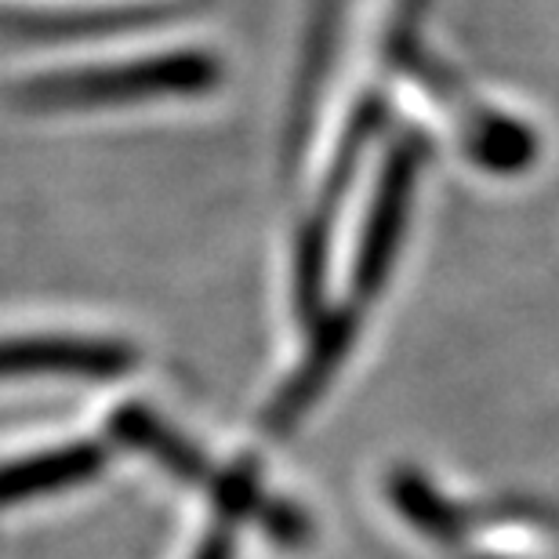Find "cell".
<instances>
[{
    "label": "cell",
    "instance_id": "3957f363",
    "mask_svg": "<svg viewBox=\"0 0 559 559\" xmlns=\"http://www.w3.org/2000/svg\"><path fill=\"white\" fill-rule=\"evenodd\" d=\"M135 349L114 338H11L0 342V382L4 378L62 374V378H120L135 367Z\"/></svg>",
    "mask_w": 559,
    "mask_h": 559
},
{
    "label": "cell",
    "instance_id": "9c48e42d",
    "mask_svg": "<svg viewBox=\"0 0 559 559\" xmlns=\"http://www.w3.org/2000/svg\"><path fill=\"white\" fill-rule=\"evenodd\" d=\"M393 498H396L400 512H404L415 527L432 534V538H457L468 523L451 501L436 495V490L415 473H396L393 476Z\"/></svg>",
    "mask_w": 559,
    "mask_h": 559
},
{
    "label": "cell",
    "instance_id": "30bf717a",
    "mask_svg": "<svg viewBox=\"0 0 559 559\" xmlns=\"http://www.w3.org/2000/svg\"><path fill=\"white\" fill-rule=\"evenodd\" d=\"M468 153L479 164L495 167V171H520L534 160L538 145H534L531 131H523L512 120L501 117H473V131H468Z\"/></svg>",
    "mask_w": 559,
    "mask_h": 559
},
{
    "label": "cell",
    "instance_id": "8fae6325",
    "mask_svg": "<svg viewBox=\"0 0 559 559\" xmlns=\"http://www.w3.org/2000/svg\"><path fill=\"white\" fill-rule=\"evenodd\" d=\"M338 11H342V0H320V8H317V26H312V37H309V59H306V73H301V87H298V114H295V128H290V145H295L301 131V117H309L312 98L320 92V76L328 70V51L334 44Z\"/></svg>",
    "mask_w": 559,
    "mask_h": 559
},
{
    "label": "cell",
    "instance_id": "8992f818",
    "mask_svg": "<svg viewBox=\"0 0 559 559\" xmlns=\"http://www.w3.org/2000/svg\"><path fill=\"white\" fill-rule=\"evenodd\" d=\"M353 331H356V317H353V312H338V317L328 320V328L320 331L317 345H312L306 367H301L295 382H290L284 393H280V400L270 411V418H265V425H270L273 432H287L290 425L306 415L312 400L323 393V385L331 382V374L338 371L345 349H349Z\"/></svg>",
    "mask_w": 559,
    "mask_h": 559
},
{
    "label": "cell",
    "instance_id": "ba28073f",
    "mask_svg": "<svg viewBox=\"0 0 559 559\" xmlns=\"http://www.w3.org/2000/svg\"><path fill=\"white\" fill-rule=\"evenodd\" d=\"M207 487H211V498H215L229 516H243V520L262 523L276 542L298 545L301 538H306V516H298L290 506H280V501L262 498V490H259V484H254V476L248 473V468H229V473L211 476Z\"/></svg>",
    "mask_w": 559,
    "mask_h": 559
},
{
    "label": "cell",
    "instance_id": "5b68a950",
    "mask_svg": "<svg viewBox=\"0 0 559 559\" xmlns=\"http://www.w3.org/2000/svg\"><path fill=\"white\" fill-rule=\"evenodd\" d=\"M167 8H109V11H0V29L22 37H114L164 22Z\"/></svg>",
    "mask_w": 559,
    "mask_h": 559
},
{
    "label": "cell",
    "instance_id": "277c9868",
    "mask_svg": "<svg viewBox=\"0 0 559 559\" xmlns=\"http://www.w3.org/2000/svg\"><path fill=\"white\" fill-rule=\"evenodd\" d=\"M103 465H106V451L98 443L59 447V451L26 457V462H19V465H4L0 468V506L84 484V479H92L95 473H103Z\"/></svg>",
    "mask_w": 559,
    "mask_h": 559
},
{
    "label": "cell",
    "instance_id": "52a82bcc",
    "mask_svg": "<svg viewBox=\"0 0 559 559\" xmlns=\"http://www.w3.org/2000/svg\"><path fill=\"white\" fill-rule=\"evenodd\" d=\"M114 432L120 436L124 443L139 447V451L153 454L156 462H160L167 473L189 479V484H211V468L207 462L200 457L193 447H189L182 436L171 432L167 425L150 415L145 407H124L114 415Z\"/></svg>",
    "mask_w": 559,
    "mask_h": 559
},
{
    "label": "cell",
    "instance_id": "4fadbf2b",
    "mask_svg": "<svg viewBox=\"0 0 559 559\" xmlns=\"http://www.w3.org/2000/svg\"><path fill=\"white\" fill-rule=\"evenodd\" d=\"M421 4H425V0H400V15H396V26H400V33L411 29V22H415V15L421 11Z\"/></svg>",
    "mask_w": 559,
    "mask_h": 559
},
{
    "label": "cell",
    "instance_id": "6da1fadb",
    "mask_svg": "<svg viewBox=\"0 0 559 559\" xmlns=\"http://www.w3.org/2000/svg\"><path fill=\"white\" fill-rule=\"evenodd\" d=\"M218 62L204 51H175L164 59L128 66H98L70 70L29 81L19 98L33 109H84L109 103H139V98L204 95L218 84Z\"/></svg>",
    "mask_w": 559,
    "mask_h": 559
},
{
    "label": "cell",
    "instance_id": "7c38bea8",
    "mask_svg": "<svg viewBox=\"0 0 559 559\" xmlns=\"http://www.w3.org/2000/svg\"><path fill=\"white\" fill-rule=\"evenodd\" d=\"M193 559H233V534L229 527H215L207 534L204 542H200V549Z\"/></svg>",
    "mask_w": 559,
    "mask_h": 559
},
{
    "label": "cell",
    "instance_id": "7a4b0ae2",
    "mask_svg": "<svg viewBox=\"0 0 559 559\" xmlns=\"http://www.w3.org/2000/svg\"><path fill=\"white\" fill-rule=\"evenodd\" d=\"M425 156L421 139H404L389 156L382 182H378L371 218H367V233L356 254V273H353V295L356 301H371L382 290L385 276L393 273L396 248L404 240L407 226V207H411V189H415L418 167Z\"/></svg>",
    "mask_w": 559,
    "mask_h": 559
}]
</instances>
